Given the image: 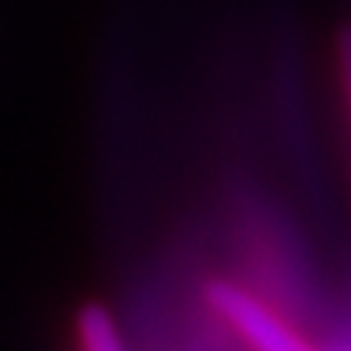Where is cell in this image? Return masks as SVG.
<instances>
[{"instance_id": "6da1fadb", "label": "cell", "mask_w": 351, "mask_h": 351, "mask_svg": "<svg viewBox=\"0 0 351 351\" xmlns=\"http://www.w3.org/2000/svg\"><path fill=\"white\" fill-rule=\"evenodd\" d=\"M80 351H128L114 318L103 307H86L77 321Z\"/></svg>"}, {"instance_id": "7a4b0ae2", "label": "cell", "mask_w": 351, "mask_h": 351, "mask_svg": "<svg viewBox=\"0 0 351 351\" xmlns=\"http://www.w3.org/2000/svg\"><path fill=\"white\" fill-rule=\"evenodd\" d=\"M337 69H340V83H343V95L351 117V28L337 39Z\"/></svg>"}]
</instances>
